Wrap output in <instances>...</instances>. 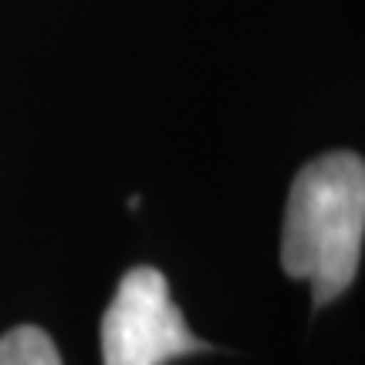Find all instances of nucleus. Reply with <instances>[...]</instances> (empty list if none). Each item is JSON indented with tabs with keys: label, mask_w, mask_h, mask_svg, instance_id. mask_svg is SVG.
Listing matches in <instances>:
<instances>
[{
	"label": "nucleus",
	"mask_w": 365,
	"mask_h": 365,
	"mask_svg": "<svg viewBox=\"0 0 365 365\" xmlns=\"http://www.w3.org/2000/svg\"><path fill=\"white\" fill-rule=\"evenodd\" d=\"M0 365H61V355L48 331L21 325L0 339Z\"/></svg>",
	"instance_id": "3"
},
{
	"label": "nucleus",
	"mask_w": 365,
	"mask_h": 365,
	"mask_svg": "<svg viewBox=\"0 0 365 365\" xmlns=\"http://www.w3.org/2000/svg\"><path fill=\"white\" fill-rule=\"evenodd\" d=\"M186 352H210L182 322L170 281L156 267H132L102 318L105 365H163Z\"/></svg>",
	"instance_id": "2"
},
{
	"label": "nucleus",
	"mask_w": 365,
	"mask_h": 365,
	"mask_svg": "<svg viewBox=\"0 0 365 365\" xmlns=\"http://www.w3.org/2000/svg\"><path fill=\"white\" fill-rule=\"evenodd\" d=\"M365 237V163L325 153L294 176L287 193L281 264L312 281L314 304H328L355 281Z\"/></svg>",
	"instance_id": "1"
}]
</instances>
